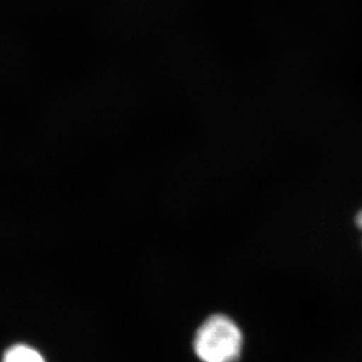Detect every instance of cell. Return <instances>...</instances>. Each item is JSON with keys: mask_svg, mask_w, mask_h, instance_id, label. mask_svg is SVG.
<instances>
[{"mask_svg": "<svg viewBox=\"0 0 362 362\" xmlns=\"http://www.w3.org/2000/svg\"><path fill=\"white\" fill-rule=\"evenodd\" d=\"M241 351L240 328L223 314L209 317L195 334L194 352L202 362H237Z\"/></svg>", "mask_w": 362, "mask_h": 362, "instance_id": "cell-1", "label": "cell"}, {"mask_svg": "<svg viewBox=\"0 0 362 362\" xmlns=\"http://www.w3.org/2000/svg\"><path fill=\"white\" fill-rule=\"evenodd\" d=\"M3 362H46L42 354L30 346L17 345L11 347L5 356Z\"/></svg>", "mask_w": 362, "mask_h": 362, "instance_id": "cell-2", "label": "cell"}, {"mask_svg": "<svg viewBox=\"0 0 362 362\" xmlns=\"http://www.w3.org/2000/svg\"><path fill=\"white\" fill-rule=\"evenodd\" d=\"M356 225H358V227H359L360 230H362V211H360L359 213H358V216H356Z\"/></svg>", "mask_w": 362, "mask_h": 362, "instance_id": "cell-3", "label": "cell"}]
</instances>
